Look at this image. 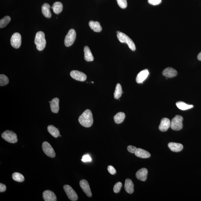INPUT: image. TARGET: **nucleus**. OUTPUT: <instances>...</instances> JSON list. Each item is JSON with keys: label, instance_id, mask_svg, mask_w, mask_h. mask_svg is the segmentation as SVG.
Returning a JSON list of instances; mask_svg holds the SVG:
<instances>
[{"label": "nucleus", "instance_id": "obj_15", "mask_svg": "<svg viewBox=\"0 0 201 201\" xmlns=\"http://www.w3.org/2000/svg\"><path fill=\"white\" fill-rule=\"evenodd\" d=\"M149 75V72L148 70H144L140 72L136 78V81L138 83H142L147 78Z\"/></svg>", "mask_w": 201, "mask_h": 201}, {"label": "nucleus", "instance_id": "obj_32", "mask_svg": "<svg viewBox=\"0 0 201 201\" xmlns=\"http://www.w3.org/2000/svg\"><path fill=\"white\" fill-rule=\"evenodd\" d=\"M117 4L122 9H125L128 5L127 0H117Z\"/></svg>", "mask_w": 201, "mask_h": 201}, {"label": "nucleus", "instance_id": "obj_14", "mask_svg": "<svg viewBox=\"0 0 201 201\" xmlns=\"http://www.w3.org/2000/svg\"><path fill=\"white\" fill-rule=\"evenodd\" d=\"M148 171L147 169L142 168L138 170L136 174V177L138 180L144 181L147 179Z\"/></svg>", "mask_w": 201, "mask_h": 201}, {"label": "nucleus", "instance_id": "obj_6", "mask_svg": "<svg viewBox=\"0 0 201 201\" xmlns=\"http://www.w3.org/2000/svg\"><path fill=\"white\" fill-rule=\"evenodd\" d=\"M76 36V33L74 30L72 29L69 31L64 41L65 45L67 47L72 46L75 41Z\"/></svg>", "mask_w": 201, "mask_h": 201}, {"label": "nucleus", "instance_id": "obj_41", "mask_svg": "<svg viewBox=\"0 0 201 201\" xmlns=\"http://www.w3.org/2000/svg\"><path fill=\"white\" fill-rule=\"evenodd\" d=\"M59 136L61 137V136L60 135H59Z\"/></svg>", "mask_w": 201, "mask_h": 201}, {"label": "nucleus", "instance_id": "obj_23", "mask_svg": "<svg viewBox=\"0 0 201 201\" xmlns=\"http://www.w3.org/2000/svg\"><path fill=\"white\" fill-rule=\"evenodd\" d=\"M89 25L91 29L94 32H100L102 30V27L99 22L91 21L89 22Z\"/></svg>", "mask_w": 201, "mask_h": 201}, {"label": "nucleus", "instance_id": "obj_33", "mask_svg": "<svg viewBox=\"0 0 201 201\" xmlns=\"http://www.w3.org/2000/svg\"><path fill=\"white\" fill-rule=\"evenodd\" d=\"M122 183L120 182L116 183L114 186L113 191L115 193H117L120 192L122 187Z\"/></svg>", "mask_w": 201, "mask_h": 201}, {"label": "nucleus", "instance_id": "obj_5", "mask_svg": "<svg viewBox=\"0 0 201 201\" xmlns=\"http://www.w3.org/2000/svg\"><path fill=\"white\" fill-rule=\"evenodd\" d=\"M2 137L8 142L14 144L18 141L17 136L16 133L12 131L7 130L2 134Z\"/></svg>", "mask_w": 201, "mask_h": 201}, {"label": "nucleus", "instance_id": "obj_36", "mask_svg": "<svg viewBox=\"0 0 201 201\" xmlns=\"http://www.w3.org/2000/svg\"><path fill=\"white\" fill-rule=\"evenodd\" d=\"M107 169L108 170L109 173L111 174L114 175L116 173V171L115 169L113 167L111 166V165H109Z\"/></svg>", "mask_w": 201, "mask_h": 201}, {"label": "nucleus", "instance_id": "obj_40", "mask_svg": "<svg viewBox=\"0 0 201 201\" xmlns=\"http://www.w3.org/2000/svg\"><path fill=\"white\" fill-rule=\"evenodd\" d=\"M92 83H94V82H92Z\"/></svg>", "mask_w": 201, "mask_h": 201}, {"label": "nucleus", "instance_id": "obj_20", "mask_svg": "<svg viewBox=\"0 0 201 201\" xmlns=\"http://www.w3.org/2000/svg\"><path fill=\"white\" fill-rule=\"evenodd\" d=\"M135 154L140 158H148L151 157V154L148 152L141 148H137Z\"/></svg>", "mask_w": 201, "mask_h": 201}, {"label": "nucleus", "instance_id": "obj_30", "mask_svg": "<svg viewBox=\"0 0 201 201\" xmlns=\"http://www.w3.org/2000/svg\"><path fill=\"white\" fill-rule=\"evenodd\" d=\"M11 20L10 17L6 16L0 20V28H4L7 25Z\"/></svg>", "mask_w": 201, "mask_h": 201}, {"label": "nucleus", "instance_id": "obj_4", "mask_svg": "<svg viewBox=\"0 0 201 201\" xmlns=\"http://www.w3.org/2000/svg\"><path fill=\"white\" fill-rule=\"evenodd\" d=\"M183 120V117L181 116L176 115L171 122V128L172 129L176 131H179L182 129Z\"/></svg>", "mask_w": 201, "mask_h": 201}, {"label": "nucleus", "instance_id": "obj_16", "mask_svg": "<svg viewBox=\"0 0 201 201\" xmlns=\"http://www.w3.org/2000/svg\"><path fill=\"white\" fill-rule=\"evenodd\" d=\"M177 72L175 69L168 67L165 69L162 72V75L167 78H172L176 76Z\"/></svg>", "mask_w": 201, "mask_h": 201}, {"label": "nucleus", "instance_id": "obj_37", "mask_svg": "<svg viewBox=\"0 0 201 201\" xmlns=\"http://www.w3.org/2000/svg\"><path fill=\"white\" fill-rule=\"evenodd\" d=\"M92 159L90 156L88 155H84L83 156L82 160L83 162H91Z\"/></svg>", "mask_w": 201, "mask_h": 201}, {"label": "nucleus", "instance_id": "obj_34", "mask_svg": "<svg viewBox=\"0 0 201 201\" xmlns=\"http://www.w3.org/2000/svg\"><path fill=\"white\" fill-rule=\"evenodd\" d=\"M162 0H148L149 4L153 5H157L161 2Z\"/></svg>", "mask_w": 201, "mask_h": 201}, {"label": "nucleus", "instance_id": "obj_25", "mask_svg": "<svg viewBox=\"0 0 201 201\" xmlns=\"http://www.w3.org/2000/svg\"><path fill=\"white\" fill-rule=\"evenodd\" d=\"M51 8L53 9L54 13L58 14L62 12L63 6L62 3L59 2H56L54 3L52 7Z\"/></svg>", "mask_w": 201, "mask_h": 201}, {"label": "nucleus", "instance_id": "obj_17", "mask_svg": "<svg viewBox=\"0 0 201 201\" xmlns=\"http://www.w3.org/2000/svg\"><path fill=\"white\" fill-rule=\"evenodd\" d=\"M59 99L58 98H55L52 99L50 103L51 112L54 113H57L59 112Z\"/></svg>", "mask_w": 201, "mask_h": 201}, {"label": "nucleus", "instance_id": "obj_39", "mask_svg": "<svg viewBox=\"0 0 201 201\" xmlns=\"http://www.w3.org/2000/svg\"><path fill=\"white\" fill-rule=\"evenodd\" d=\"M197 58L199 60L201 61V52L197 56Z\"/></svg>", "mask_w": 201, "mask_h": 201}, {"label": "nucleus", "instance_id": "obj_13", "mask_svg": "<svg viewBox=\"0 0 201 201\" xmlns=\"http://www.w3.org/2000/svg\"><path fill=\"white\" fill-rule=\"evenodd\" d=\"M43 198L45 201H56L57 197L54 192L50 190H46L43 194Z\"/></svg>", "mask_w": 201, "mask_h": 201}, {"label": "nucleus", "instance_id": "obj_26", "mask_svg": "<svg viewBox=\"0 0 201 201\" xmlns=\"http://www.w3.org/2000/svg\"><path fill=\"white\" fill-rule=\"evenodd\" d=\"M126 117L125 114L123 112H120L117 113L114 117V119L115 123L116 124H120L122 123Z\"/></svg>", "mask_w": 201, "mask_h": 201}, {"label": "nucleus", "instance_id": "obj_24", "mask_svg": "<svg viewBox=\"0 0 201 201\" xmlns=\"http://www.w3.org/2000/svg\"><path fill=\"white\" fill-rule=\"evenodd\" d=\"M49 132L54 138H57L60 135V132L59 130L53 125H49L47 127Z\"/></svg>", "mask_w": 201, "mask_h": 201}, {"label": "nucleus", "instance_id": "obj_31", "mask_svg": "<svg viewBox=\"0 0 201 201\" xmlns=\"http://www.w3.org/2000/svg\"><path fill=\"white\" fill-rule=\"evenodd\" d=\"M9 82L8 78L7 76L3 74L0 75V86H5L8 84Z\"/></svg>", "mask_w": 201, "mask_h": 201}, {"label": "nucleus", "instance_id": "obj_1", "mask_svg": "<svg viewBox=\"0 0 201 201\" xmlns=\"http://www.w3.org/2000/svg\"><path fill=\"white\" fill-rule=\"evenodd\" d=\"M78 121L80 124L85 128H89L92 126L94 120L91 110L87 109L84 111L80 116Z\"/></svg>", "mask_w": 201, "mask_h": 201}, {"label": "nucleus", "instance_id": "obj_35", "mask_svg": "<svg viewBox=\"0 0 201 201\" xmlns=\"http://www.w3.org/2000/svg\"><path fill=\"white\" fill-rule=\"evenodd\" d=\"M128 152L131 153L135 154L137 150V148L134 146L129 145L128 146Z\"/></svg>", "mask_w": 201, "mask_h": 201}, {"label": "nucleus", "instance_id": "obj_19", "mask_svg": "<svg viewBox=\"0 0 201 201\" xmlns=\"http://www.w3.org/2000/svg\"><path fill=\"white\" fill-rule=\"evenodd\" d=\"M134 184L132 181L130 179H126L125 181V189L128 194H132L134 192Z\"/></svg>", "mask_w": 201, "mask_h": 201}, {"label": "nucleus", "instance_id": "obj_12", "mask_svg": "<svg viewBox=\"0 0 201 201\" xmlns=\"http://www.w3.org/2000/svg\"><path fill=\"white\" fill-rule=\"evenodd\" d=\"M170 127H171V122L170 119L167 118H162L159 127V130L162 132L166 131Z\"/></svg>", "mask_w": 201, "mask_h": 201}, {"label": "nucleus", "instance_id": "obj_8", "mask_svg": "<svg viewBox=\"0 0 201 201\" xmlns=\"http://www.w3.org/2000/svg\"><path fill=\"white\" fill-rule=\"evenodd\" d=\"M11 46L15 49H18L21 44V36L20 33H14L11 39Z\"/></svg>", "mask_w": 201, "mask_h": 201}, {"label": "nucleus", "instance_id": "obj_9", "mask_svg": "<svg viewBox=\"0 0 201 201\" xmlns=\"http://www.w3.org/2000/svg\"><path fill=\"white\" fill-rule=\"evenodd\" d=\"M43 150L46 155L51 157H55L56 153L50 144L47 141H44L42 144Z\"/></svg>", "mask_w": 201, "mask_h": 201}, {"label": "nucleus", "instance_id": "obj_29", "mask_svg": "<svg viewBox=\"0 0 201 201\" xmlns=\"http://www.w3.org/2000/svg\"><path fill=\"white\" fill-rule=\"evenodd\" d=\"M13 179L18 182H22L24 181L25 178L24 176L21 173H14L12 174Z\"/></svg>", "mask_w": 201, "mask_h": 201}, {"label": "nucleus", "instance_id": "obj_3", "mask_svg": "<svg viewBox=\"0 0 201 201\" xmlns=\"http://www.w3.org/2000/svg\"><path fill=\"white\" fill-rule=\"evenodd\" d=\"M117 38L121 43H126L132 51L136 50V46L131 38L125 34L119 31L117 32Z\"/></svg>", "mask_w": 201, "mask_h": 201}, {"label": "nucleus", "instance_id": "obj_22", "mask_svg": "<svg viewBox=\"0 0 201 201\" xmlns=\"http://www.w3.org/2000/svg\"><path fill=\"white\" fill-rule=\"evenodd\" d=\"M50 6L47 3H45L42 6V12L44 17L47 18H50L51 14L50 11Z\"/></svg>", "mask_w": 201, "mask_h": 201}, {"label": "nucleus", "instance_id": "obj_21", "mask_svg": "<svg viewBox=\"0 0 201 201\" xmlns=\"http://www.w3.org/2000/svg\"><path fill=\"white\" fill-rule=\"evenodd\" d=\"M84 59L87 62H92L94 60L92 53L89 48L87 46H85L84 48Z\"/></svg>", "mask_w": 201, "mask_h": 201}, {"label": "nucleus", "instance_id": "obj_10", "mask_svg": "<svg viewBox=\"0 0 201 201\" xmlns=\"http://www.w3.org/2000/svg\"><path fill=\"white\" fill-rule=\"evenodd\" d=\"M70 75L73 79L81 82L85 81L87 78L86 75L84 73L76 70L72 71Z\"/></svg>", "mask_w": 201, "mask_h": 201}, {"label": "nucleus", "instance_id": "obj_11", "mask_svg": "<svg viewBox=\"0 0 201 201\" xmlns=\"http://www.w3.org/2000/svg\"><path fill=\"white\" fill-rule=\"evenodd\" d=\"M80 186L81 189L85 194L88 197H91L92 196L90 188L88 182L85 180H82L80 181Z\"/></svg>", "mask_w": 201, "mask_h": 201}, {"label": "nucleus", "instance_id": "obj_2", "mask_svg": "<svg viewBox=\"0 0 201 201\" xmlns=\"http://www.w3.org/2000/svg\"><path fill=\"white\" fill-rule=\"evenodd\" d=\"M34 43L37 49L39 51L43 50L45 47L46 41L44 33L43 32L38 31L35 35Z\"/></svg>", "mask_w": 201, "mask_h": 201}, {"label": "nucleus", "instance_id": "obj_38", "mask_svg": "<svg viewBox=\"0 0 201 201\" xmlns=\"http://www.w3.org/2000/svg\"><path fill=\"white\" fill-rule=\"evenodd\" d=\"M6 187L5 185L2 183H0V192H4L6 191Z\"/></svg>", "mask_w": 201, "mask_h": 201}, {"label": "nucleus", "instance_id": "obj_27", "mask_svg": "<svg viewBox=\"0 0 201 201\" xmlns=\"http://www.w3.org/2000/svg\"><path fill=\"white\" fill-rule=\"evenodd\" d=\"M176 105L178 109L182 110H186L194 107L193 105H189L182 101H178L176 103Z\"/></svg>", "mask_w": 201, "mask_h": 201}, {"label": "nucleus", "instance_id": "obj_18", "mask_svg": "<svg viewBox=\"0 0 201 201\" xmlns=\"http://www.w3.org/2000/svg\"><path fill=\"white\" fill-rule=\"evenodd\" d=\"M168 146L170 150L173 152H180L183 150V146L179 143L170 142L168 144Z\"/></svg>", "mask_w": 201, "mask_h": 201}, {"label": "nucleus", "instance_id": "obj_28", "mask_svg": "<svg viewBox=\"0 0 201 201\" xmlns=\"http://www.w3.org/2000/svg\"><path fill=\"white\" fill-rule=\"evenodd\" d=\"M123 91L121 86L120 83H117L115 89L114 93V98L115 99H119L122 96Z\"/></svg>", "mask_w": 201, "mask_h": 201}, {"label": "nucleus", "instance_id": "obj_7", "mask_svg": "<svg viewBox=\"0 0 201 201\" xmlns=\"http://www.w3.org/2000/svg\"><path fill=\"white\" fill-rule=\"evenodd\" d=\"M63 189L67 197L70 200L76 201L78 200V196L71 186L68 185H65L63 186Z\"/></svg>", "mask_w": 201, "mask_h": 201}]
</instances>
